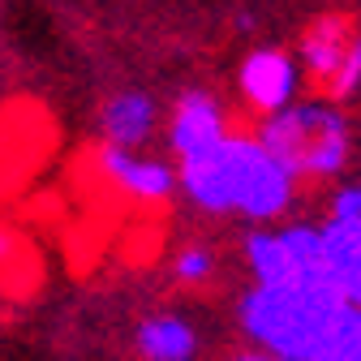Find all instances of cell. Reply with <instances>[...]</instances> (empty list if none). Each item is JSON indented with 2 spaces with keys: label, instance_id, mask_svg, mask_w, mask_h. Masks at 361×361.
I'll return each instance as SVG.
<instances>
[{
  "label": "cell",
  "instance_id": "cell-15",
  "mask_svg": "<svg viewBox=\"0 0 361 361\" xmlns=\"http://www.w3.org/2000/svg\"><path fill=\"white\" fill-rule=\"evenodd\" d=\"M233 361H284V357H271V353L254 348V353H241V357H233Z\"/></svg>",
  "mask_w": 361,
  "mask_h": 361
},
{
  "label": "cell",
  "instance_id": "cell-3",
  "mask_svg": "<svg viewBox=\"0 0 361 361\" xmlns=\"http://www.w3.org/2000/svg\"><path fill=\"white\" fill-rule=\"evenodd\" d=\"M344 297L336 288L314 284H254L241 297V327L254 340V348L284 357V361H310V348L319 340L327 314Z\"/></svg>",
  "mask_w": 361,
  "mask_h": 361
},
{
  "label": "cell",
  "instance_id": "cell-7",
  "mask_svg": "<svg viewBox=\"0 0 361 361\" xmlns=\"http://www.w3.org/2000/svg\"><path fill=\"white\" fill-rule=\"evenodd\" d=\"M228 138V116H224V104L211 95V90H185L176 99L172 116H168V142L180 159L202 155L211 147H219Z\"/></svg>",
  "mask_w": 361,
  "mask_h": 361
},
{
  "label": "cell",
  "instance_id": "cell-14",
  "mask_svg": "<svg viewBox=\"0 0 361 361\" xmlns=\"http://www.w3.org/2000/svg\"><path fill=\"white\" fill-rule=\"evenodd\" d=\"M327 219L331 224H344V228L361 233V180H348L331 194V207H327Z\"/></svg>",
  "mask_w": 361,
  "mask_h": 361
},
{
  "label": "cell",
  "instance_id": "cell-9",
  "mask_svg": "<svg viewBox=\"0 0 361 361\" xmlns=\"http://www.w3.org/2000/svg\"><path fill=\"white\" fill-rule=\"evenodd\" d=\"M104 147H121V151H138L142 142H151V133L159 125V104L147 90H121L104 104Z\"/></svg>",
  "mask_w": 361,
  "mask_h": 361
},
{
  "label": "cell",
  "instance_id": "cell-10",
  "mask_svg": "<svg viewBox=\"0 0 361 361\" xmlns=\"http://www.w3.org/2000/svg\"><path fill=\"white\" fill-rule=\"evenodd\" d=\"M142 361H194L198 357V331L180 314H147L133 331Z\"/></svg>",
  "mask_w": 361,
  "mask_h": 361
},
{
  "label": "cell",
  "instance_id": "cell-13",
  "mask_svg": "<svg viewBox=\"0 0 361 361\" xmlns=\"http://www.w3.org/2000/svg\"><path fill=\"white\" fill-rule=\"evenodd\" d=\"M215 267H219V258H215L211 245H202V241H185V245L172 254V280H176V284H185V288H202V284L215 280Z\"/></svg>",
  "mask_w": 361,
  "mask_h": 361
},
{
  "label": "cell",
  "instance_id": "cell-16",
  "mask_svg": "<svg viewBox=\"0 0 361 361\" xmlns=\"http://www.w3.org/2000/svg\"><path fill=\"white\" fill-rule=\"evenodd\" d=\"M9 254H13V237H9V233H5V228H0V262H5V258H9Z\"/></svg>",
  "mask_w": 361,
  "mask_h": 361
},
{
  "label": "cell",
  "instance_id": "cell-11",
  "mask_svg": "<svg viewBox=\"0 0 361 361\" xmlns=\"http://www.w3.org/2000/svg\"><path fill=\"white\" fill-rule=\"evenodd\" d=\"M323 254H327V276L336 293L348 305H361V233L344 224H323Z\"/></svg>",
  "mask_w": 361,
  "mask_h": 361
},
{
  "label": "cell",
  "instance_id": "cell-17",
  "mask_svg": "<svg viewBox=\"0 0 361 361\" xmlns=\"http://www.w3.org/2000/svg\"><path fill=\"white\" fill-rule=\"evenodd\" d=\"M357 361H361V357H357Z\"/></svg>",
  "mask_w": 361,
  "mask_h": 361
},
{
  "label": "cell",
  "instance_id": "cell-2",
  "mask_svg": "<svg viewBox=\"0 0 361 361\" xmlns=\"http://www.w3.org/2000/svg\"><path fill=\"white\" fill-rule=\"evenodd\" d=\"M254 138L267 155H276L293 180H331L344 172L353 151V121L331 99H297L258 121Z\"/></svg>",
  "mask_w": 361,
  "mask_h": 361
},
{
  "label": "cell",
  "instance_id": "cell-5",
  "mask_svg": "<svg viewBox=\"0 0 361 361\" xmlns=\"http://www.w3.org/2000/svg\"><path fill=\"white\" fill-rule=\"evenodd\" d=\"M245 267L254 284H314L336 288L327 276L323 228L288 224V228H258L245 237Z\"/></svg>",
  "mask_w": 361,
  "mask_h": 361
},
{
  "label": "cell",
  "instance_id": "cell-1",
  "mask_svg": "<svg viewBox=\"0 0 361 361\" xmlns=\"http://www.w3.org/2000/svg\"><path fill=\"white\" fill-rule=\"evenodd\" d=\"M176 190L207 215H245L271 224L288 215L297 180L276 155L262 151L258 138L228 133L219 147L180 159Z\"/></svg>",
  "mask_w": 361,
  "mask_h": 361
},
{
  "label": "cell",
  "instance_id": "cell-8",
  "mask_svg": "<svg viewBox=\"0 0 361 361\" xmlns=\"http://www.w3.org/2000/svg\"><path fill=\"white\" fill-rule=\"evenodd\" d=\"M99 172L112 180V190H121L133 202H168L176 194V168H168L164 159L138 155V151L104 147L99 151Z\"/></svg>",
  "mask_w": 361,
  "mask_h": 361
},
{
  "label": "cell",
  "instance_id": "cell-12",
  "mask_svg": "<svg viewBox=\"0 0 361 361\" xmlns=\"http://www.w3.org/2000/svg\"><path fill=\"white\" fill-rule=\"evenodd\" d=\"M361 357V305L340 301L310 348V361H357Z\"/></svg>",
  "mask_w": 361,
  "mask_h": 361
},
{
  "label": "cell",
  "instance_id": "cell-6",
  "mask_svg": "<svg viewBox=\"0 0 361 361\" xmlns=\"http://www.w3.org/2000/svg\"><path fill=\"white\" fill-rule=\"evenodd\" d=\"M301 82H305V73H301L297 56L284 48H254L237 69V90H241L245 108L258 116H271V112L297 104Z\"/></svg>",
  "mask_w": 361,
  "mask_h": 361
},
{
  "label": "cell",
  "instance_id": "cell-4",
  "mask_svg": "<svg viewBox=\"0 0 361 361\" xmlns=\"http://www.w3.org/2000/svg\"><path fill=\"white\" fill-rule=\"evenodd\" d=\"M301 73L323 90V99L344 104L361 90V26L348 13H323L301 30Z\"/></svg>",
  "mask_w": 361,
  "mask_h": 361
}]
</instances>
